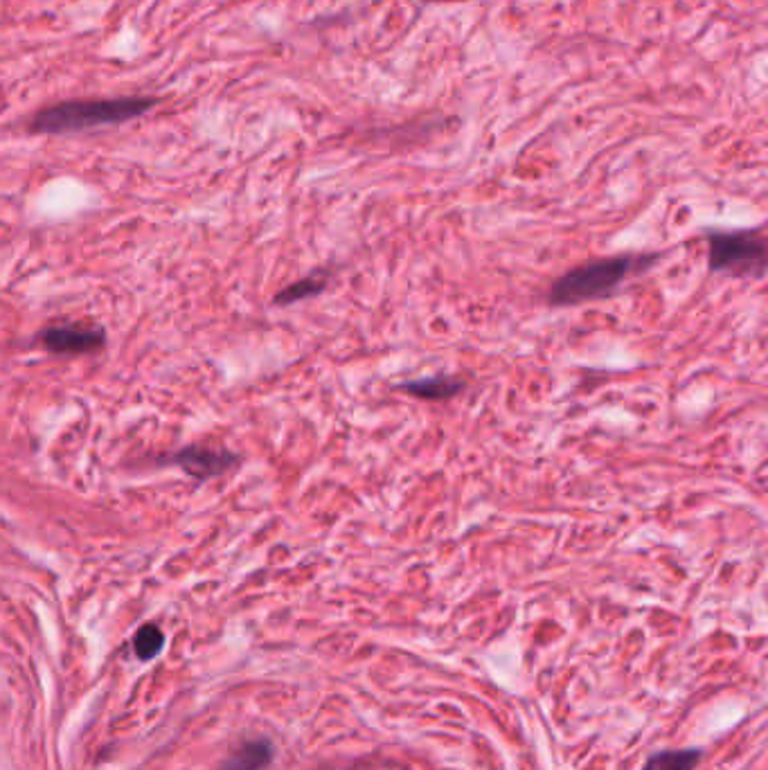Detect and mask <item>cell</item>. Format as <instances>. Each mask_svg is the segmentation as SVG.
Returning <instances> with one entry per match:
<instances>
[{"mask_svg": "<svg viewBox=\"0 0 768 770\" xmlns=\"http://www.w3.org/2000/svg\"><path fill=\"white\" fill-rule=\"evenodd\" d=\"M701 761V750H665L654 754L642 770H695Z\"/></svg>", "mask_w": 768, "mask_h": 770, "instance_id": "9c48e42d", "label": "cell"}, {"mask_svg": "<svg viewBox=\"0 0 768 770\" xmlns=\"http://www.w3.org/2000/svg\"><path fill=\"white\" fill-rule=\"evenodd\" d=\"M158 464H169L183 469L195 480H210L232 471L239 464V456L226 449H208L201 444H192L158 458Z\"/></svg>", "mask_w": 768, "mask_h": 770, "instance_id": "277c9868", "label": "cell"}, {"mask_svg": "<svg viewBox=\"0 0 768 770\" xmlns=\"http://www.w3.org/2000/svg\"><path fill=\"white\" fill-rule=\"evenodd\" d=\"M658 262V254H616L592 260L561 273L548 289L550 307H577L616 296L629 280L647 273Z\"/></svg>", "mask_w": 768, "mask_h": 770, "instance_id": "6da1fadb", "label": "cell"}, {"mask_svg": "<svg viewBox=\"0 0 768 770\" xmlns=\"http://www.w3.org/2000/svg\"><path fill=\"white\" fill-rule=\"evenodd\" d=\"M273 761V746L269 741L243 743L221 770H265Z\"/></svg>", "mask_w": 768, "mask_h": 770, "instance_id": "52a82bcc", "label": "cell"}, {"mask_svg": "<svg viewBox=\"0 0 768 770\" xmlns=\"http://www.w3.org/2000/svg\"><path fill=\"white\" fill-rule=\"evenodd\" d=\"M156 104H158L156 98H144V96L61 102L39 111L30 120V131L43 133V136H61V133L89 131L98 127L124 124L129 120L144 116Z\"/></svg>", "mask_w": 768, "mask_h": 770, "instance_id": "7a4b0ae2", "label": "cell"}, {"mask_svg": "<svg viewBox=\"0 0 768 770\" xmlns=\"http://www.w3.org/2000/svg\"><path fill=\"white\" fill-rule=\"evenodd\" d=\"M433 3H458V0H433Z\"/></svg>", "mask_w": 768, "mask_h": 770, "instance_id": "8fae6325", "label": "cell"}, {"mask_svg": "<svg viewBox=\"0 0 768 770\" xmlns=\"http://www.w3.org/2000/svg\"><path fill=\"white\" fill-rule=\"evenodd\" d=\"M41 346L59 357L93 354L107 348V333L100 327L79 324H54L43 329Z\"/></svg>", "mask_w": 768, "mask_h": 770, "instance_id": "5b68a950", "label": "cell"}, {"mask_svg": "<svg viewBox=\"0 0 768 770\" xmlns=\"http://www.w3.org/2000/svg\"><path fill=\"white\" fill-rule=\"evenodd\" d=\"M329 284V273L325 271H316L311 276H305L300 280H296L293 284L285 287L278 296H276V304L278 307H289V304H298L305 300H311L316 296H320Z\"/></svg>", "mask_w": 768, "mask_h": 770, "instance_id": "ba28073f", "label": "cell"}, {"mask_svg": "<svg viewBox=\"0 0 768 770\" xmlns=\"http://www.w3.org/2000/svg\"><path fill=\"white\" fill-rule=\"evenodd\" d=\"M162 644H164V636L156 624H144L136 633V640H133V647H136V653L140 660L156 658L162 651Z\"/></svg>", "mask_w": 768, "mask_h": 770, "instance_id": "30bf717a", "label": "cell"}, {"mask_svg": "<svg viewBox=\"0 0 768 770\" xmlns=\"http://www.w3.org/2000/svg\"><path fill=\"white\" fill-rule=\"evenodd\" d=\"M401 392L415 397V399H423V401H449L456 399L467 383L458 377H449V374H433V377H419V379H410L397 386Z\"/></svg>", "mask_w": 768, "mask_h": 770, "instance_id": "8992f818", "label": "cell"}, {"mask_svg": "<svg viewBox=\"0 0 768 770\" xmlns=\"http://www.w3.org/2000/svg\"><path fill=\"white\" fill-rule=\"evenodd\" d=\"M708 269L732 278H764L766 241L759 230H708Z\"/></svg>", "mask_w": 768, "mask_h": 770, "instance_id": "3957f363", "label": "cell"}]
</instances>
